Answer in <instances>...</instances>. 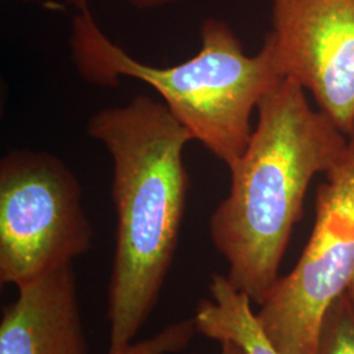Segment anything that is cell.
Wrapping results in <instances>:
<instances>
[{"instance_id": "obj_2", "label": "cell", "mask_w": 354, "mask_h": 354, "mask_svg": "<svg viewBox=\"0 0 354 354\" xmlns=\"http://www.w3.org/2000/svg\"><path fill=\"white\" fill-rule=\"evenodd\" d=\"M87 133L113 162L117 230L108 322L109 351H117L151 315L172 266L189 190L184 150L193 138L163 102L145 95L102 108L89 118Z\"/></svg>"}, {"instance_id": "obj_5", "label": "cell", "mask_w": 354, "mask_h": 354, "mask_svg": "<svg viewBox=\"0 0 354 354\" xmlns=\"http://www.w3.org/2000/svg\"><path fill=\"white\" fill-rule=\"evenodd\" d=\"M354 277V149L317 192L311 236L290 273L277 279L257 320L279 354H313L329 306Z\"/></svg>"}, {"instance_id": "obj_11", "label": "cell", "mask_w": 354, "mask_h": 354, "mask_svg": "<svg viewBox=\"0 0 354 354\" xmlns=\"http://www.w3.org/2000/svg\"><path fill=\"white\" fill-rule=\"evenodd\" d=\"M76 11H86L89 10L87 0H67ZM129 4L137 10H155L162 8L171 4H176L183 0H127Z\"/></svg>"}, {"instance_id": "obj_14", "label": "cell", "mask_w": 354, "mask_h": 354, "mask_svg": "<svg viewBox=\"0 0 354 354\" xmlns=\"http://www.w3.org/2000/svg\"><path fill=\"white\" fill-rule=\"evenodd\" d=\"M348 294L351 295V298H352V301L354 302V277L352 279V282H351V285H349V288H348Z\"/></svg>"}, {"instance_id": "obj_9", "label": "cell", "mask_w": 354, "mask_h": 354, "mask_svg": "<svg viewBox=\"0 0 354 354\" xmlns=\"http://www.w3.org/2000/svg\"><path fill=\"white\" fill-rule=\"evenodd\" d=\"M313 354H354V302L348 291L326 311Z\"/></svg>"}, {"instance_id": "obj_10", "label": "cell", "mask_w": 354, "mask_h": 354, "mask_svg": "<svg viewBox=\"0 0 354 354\" xmlns=\"http://www.w3.org/2000/svg\"><path fill=\"white\" fill-rule=\"evenodd\" d=\"M197 333L193 317L172 323L150 339L130 342L108 354H174L184 351Z\"/></svg>"}, {"instance_id": "obj_4", "label": "cell", "mask_w": 354, "mask_h": 354, "mask_svg": "<svg viewBox=\"0 0 354 354\" xmlns=\"http://www.w3.org/2000/svg\"><path fill=\"white\" fill-rule=\"evenodd\" d=\"M75 174L55 155L12 150L0 160V282L24 286L92 248Z\"/></svg>"}, {"instance_id": "obj_1", "label": "cell", "mask_w": 354, "mask_h": 354, "mask_svg": "<svg viewBox=\"0 0 354 354\" xmlns=\"http://www.w3.org/2000/svg\"><path fill=\"white\" fill-rule=\"evenodd\" d=\"M259 120L241 158L231 165V188L210 218V238L228 264L230 283L252 304H264L277 282L306 193L349 151L348 136L282 79L259 102Z\"/></svg>"}, {"instance_id": "obj_12", "label": "cell", "mask_w": 354, "mask_h": 354, "mask_svg": "<svg viewBox=\"0 0 354 354\" xmlns=\"http://www.w3.org/2000/svg\"><path fill=\"white\" fill-rule=\"evenodd\" d=\"M221 342L219 354H247L241 345H238L236 342H231V340H223V342Z\"/></svg>"}, {"instance_id": "obj_8", "label": "cell", "mask_w": 354, "mask_h": 354, "mask_svg": "<svg viewBox=\"0 0 354 354\" xmlns=\"http://www.w3.org/2000/svg\"><path fill=\"white\" fill-rule=\"evenodd\" d=\"M209 291L210 299L201 301L193 317L197 333L216 342H236L247 354H279L253 313L251 299L227 277L213 274Z\"/></svg>"}, {"instance_id": "obj_6", "label": "cell", "mask_w": 354, "mask_h": 354, "mask_svg": "<svg viewBox=\"0 0 354 354\" xmlns=\"http://www.w3.org/2000/svg\"><path fill=\"white\" fill-rule=\"evenodd\" d=\"M266 35L283 77L348 136L354 120V0H270Z\"/></svg>"}, {"instance_id": "obj_7", "label": "cell", "mask_w": 354, "mask_h": 354, "mask_svg": "<svg viewBox=\"0 0 354 354\" xmlns=\"http://www.w3.org/2000/svg\"><path fill=\"white\" fill-rule=\"evenodd\" d=\"M87 353L73 266L17 288L0 320V354Z\"/></svg>"}, {"instance_id": "obj_13", "label": "cell", "mask_w": 354, "mask_h": 354, "mask_svg": "<svg viewBox=\"0 0 354 354\" xmlns=\"http://www.w3.org/2000/svg\"><path fill=\"white\" fill-rule=\"evenodd\" d=\"M348 140H349V146L354 149V120L353 124H352V127H351V130H349V133H348Z\"/></svg>"}, {"instance_id": "obj_3", "label": "cell", "mask_w": 354, "mask_h": 354, "mask_svg": "<svg viewBox=\"0 0 354 354\" xmlns=\"http://www.w3.org/2000/svg\"><path fill=\"white\" fill-rule=\"evenodd\" d=\"M200 36V51L188 61L150 66L114 44L86 10L73 17L68 42L83 79L108 87L120 77L146 83L193 140L230 168L250 142L253 111L285 77L266 38L261 50L247 55L231 26L214 17L203 20Z\"/></svg>"}]
</instances>
